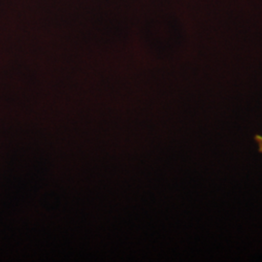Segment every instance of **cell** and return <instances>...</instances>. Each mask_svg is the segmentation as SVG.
<instances>
[{
    "mask_svg": "<svg viewBox=\"0 0 262 262\" xmlns=\"http://www.w3.org/2000/svg\"><path fill=\"white\" fill-rule=\"evenodd\" d=\"M254 140L257 144V147H258V151L262 154V135L260 134H257L254 136Z\"/></svg>",
    "mask_w": 262,
    "mask_h": 262,
    "instance_id": "obj_1",
    "label": "cell"
}]
</instances>
